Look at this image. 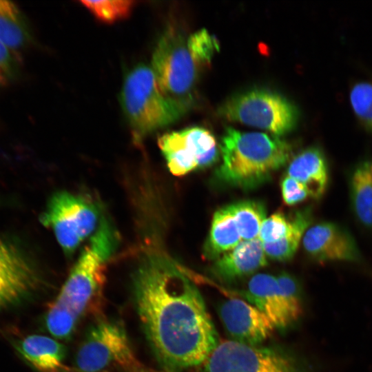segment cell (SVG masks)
<instances>
[{
	"mask_svg": "<svg viewBox=\"0 0 372 372\" xmlns=\"http://www.w3.org/2000/svg\"><path fill=\"white\" fill-rule=\"evenodd\" d=\"M81 3L99 20L112 23L130 15L133 1H81Z\"/></svg>",
	"mask_w": 372,
	"mask_h": 372,
	"instance_id": "24",
	"label": "cell"
},
{
	"mask_svg": "<svg viewBox=\"0 0 372 372\" xmlns=\"http://www.w3.org/2000/svg\"><path fill=\"white\" fill-rule=\"evenodd\" d=\"M219 315L233 340L249 346L260 344L276 329L264 313L241 299L223 302L219 307Z\"/></svg>",
	"mask_w": 372,
	"mask_h": 372,
	"instance_id": "13",
	"label": "cell"
},
{
	"mask_svg": "<svg viewBox=\"0 0 372 372\" xmlns=\"http://www.w3.org/2000/svg\"><path fill=\"white\" fill-rule=\"evenodd\" d=\"M120 101L134 137L138 141L174 123L186 111L163 94L152 68L143 63L125 76Z\"/></svg>",
	"mask_w": 372,
	"mask_h": 372,
	"instance_id": "3",
	"label": "cell"
},
{
	"mask_svg": "<svg viewBox=\"0 0 372 372\" xmlns=\"http://www.w3.org/2000/svg\"><path fill=\"white\" fill-rule=\"evenodd\" d=\"M195 372H300L286 354L234 340L219 343Z\"/></svg>",
	"mask_w": 372,
	"mask_h": 372,
	"instance_id": "10",
	"label": "cell"
},
{
	"mask_svg": "<svg viewBox=\"0 0 372 372\" xmlns=\"http://www.w3.org/2000/svg\"><path fill=\"white\" fill-rule=\"evenodd\" d=\"M102 218L97 206L81 196L61 191L48 202L40 220L50 228L65 254H72L96 231Z\"/></svg>",
	"mask_w": 372,
	"mask_h": 372,
	"instance_id": "8",
	"label": "cell"
},
{
	"mask_svg": "<svg viewBox=\"0 0 372 372\" xmlns=\"http://www.w3.org/2000/svg\"><path fill=\"white\" fill-rule=\"evenodd\" d=\"M245 296L277 329H285L294 324L303 313L300 287L295 278L287 272L277 276L255 274L248 282Z\"/></svg>",
	"mask_w": 372,
	"mask_h": 372,
	"instance_id": "9",
	"label": "cell"
},
{
	"mask_svg": "<svg viewBox=\"0 0 372 372\" xmlns=\"http://www.w3.org/2000/svg\"><path fill=\"white\" fill-rule=\"evenodd\" d=\"M350 196L358 220L372 228V161L358 164L350 177Z\"/></svg>",
	"mask_w": 372,
	"mask_h": 372,
	"instance_id": "20",
	"label": "cell"
},
{
	"mask_svg": "<svg viewBox=\"0 0 372 372\" xmlns=\"http://www.w3.org/2000/svg\"><path fill=\"white\" fill-rule=\"evenodd\" d=\"M291 225V219L289 220L281 212L274 213L263 222L258 238L262 243L276 242L286 235Z\"/></svg>",
	"mask_w": 372,
	"mask_h": 372,
	"instance_id": "27",
	"label": "cell"
},
{
	"mask_svg": "<svg viewBox=\"0 0 372 372\" xmlns=\"http://www.w3.org/2000/svg\"><path fill=\"white\" fill-rule=\"evenodd\" d=\"M31 40L30 27L23 12L14 2L0 0V42L17 52Z\"/></svg>",
	"mask_w": 372,
	"mask_h": 372,
	"instance_id": "19",
	"label": "cell"
},
{
	"mask_svg": "<svg viewBox=\"0 0 372 372\" xmlns=\"http://www.w3.org/2000/svg\"><path fill=\"white\" fill-rule=\"evenodd\" d=\"M20 355L40 372H71L64 363L65 349L54 339L41 335H30L16 342Z\"/></svg>",
	"mask_w": 372,
	"mask_h": 372,
	"instance_id": "17",
	"label": "cell"
},
{
	"mask_svg": "<svg viewBox=\"0 0 372 372\" xmlns=\"http://www.w3.org/2000/svg\"><path fill=\"white\" fill-rule=\"evenodd\" d=\"M219 180L245 189L258 187L289 161L291 147L280 136L227 127L219 145Z\"/></svg>",
	"mask_w": 372,
	"mask_h": 372,
	"instance_id": "2",
	"label": "cell"
},
{
	"mask_svg": "<svg viewBox=\"0 0 372 372\" xmlns=\"http://www.w3.org/2000/svg\"><path fill=\"white\" fill-rule=\"evenodd\" d=\"M311 222L310 209L297 211L291 218L290 229L283 238L274 242L262 243L267 258L279 262L291 260Z\"/></svg>",
	"mask_w": 372,
	"mask_h": 372,
	"instance_id": "21",
	"label": "cell"
},
{
	"mask_svg": "<svg viewBox=\"0 0 372 372\" xmlns=\"http://www.w3.org/2000/svg\"><path fill=\"white\" fill-rule=\"evenodd\" d=\"M40 281L34 265L24 251L0 237V309L28 297Z\"/></svg>",
	"mask_w": 372,
	"mask_h": 372,
	"instance_id": "11",
	"label": "cell"
},
{
	"mask_svg": "<svg viewBox=\"0 0 372 372\" xmlns=\"http://www.w3.org/2000/svg\"><path fill=\"white\" fill-rule=\"evenodd\" d=\"M280 187L283 201L287 205H295L309 197L304 186L287 175L282 178Z\"/></svg>",
	"mask_w": 372,
	"mask_h": 372,
	"instance_id": "29",
	"label": "cell"
},
{
	"mask_svg": "<svg viewBox=\"0 0 372 372\" xmlns=\"http://www.w3.org/2000/svg\"><path fill=\"white\" fill-rule=\"evenodd\" d=\"M158 144L173 175L182 176L199 169L200 152L190 127L164 134Z\"/></svg>",
	"mask_w": 372,
	"mask_h": 372,
	"instance_id": "15",
	"label": "cell"
},
{
	"mask_svg": "<svg viewBox=\"0 0 372 372\" xmlns=\"http://www.w3.org/2000/svg\"><path fill=\"white\" fill-rule=\"evenodd\" d=\"M75 372H165L152 369L136 357L123 324L102 318L81 344L74 360Z\"/></svg>",
	"mask_w": 372,
	"mask_h": 372,
	"instance_id": "5",
	"label": "cell"
},
{
	"mask_svg": "<svg viewBox=\"0 0 372 372\" xmlns=\"http://www.w3.org/2000/svg\"><path fill=\"white\" fill-rule=\"evenodd\" d=\"M242 240L258 238L261 226L266 219L265 205L254 200H240L230 205Z\"/></svg>",
	"mask_w": 372,
	"mask_h": 372,
	"instance_id": "22",
	"label": "cell"
},
{
	"mask_svg": "<svg viewBox=\"0 0 372 372\" xmlns=\"http://www.w3.org/2000/svg\"><path fill=\"white\" fill-rule=\"evenodd\" d=\"M117 236L111 223L103 218L71 269L55 300L79 318L99 298L107 261L116 249Z\"/></svg>",
	"mask_w": 372,
	"mask_h": 372,
	"instance_id": "4",
	"label": "cell"
},
{
	"mask_svg": "<svg viewBox=\"0 0 372 372\" xmlns=\"http://www.w3.org/2000/svg\"><path fill=\"white\" fill-rule=\"evenodd\" d=\"M79 317L70 308L54 300L45 317L48 331L59 339H66L73 333Z\"/></svg>",
	"mask_w": 372,
	"mask_h": 372,
	"instance_id": "23",
	"label": "cell"
},
{
	"mask_svg": "<svg viewBox=\"0 0 372 372\" xmlns=\"http://www.w3.org/2000/svg\"><path fill=\"white\" fill-rule=\"evenodd\" d=\"M20 72L21 65L16 52L0 42V87L14 83Z\"/></svg>",
	"mask_w": 372,
	"mask_h": 372,
	"instance_id": "28",
	"label": "cell"
},
{
	"mask_svg": "<svg viewBox=\"0 0 372 372\" xmlns=\"http://www.w3.org/2000/svg\"><path fill=\"white\" fill-rule=\"evenodd\" d=\"M136 309L163 371L200 365L219 344L203 298L185 270L149 247L132 276Z\"/></svg>",
	"mask_w": 372,
	"mask_h": 372,
	"instance_id": "1",
	"label": "cell"
},
{
	"mask_svg": "<svg viewBox=\"0 0 372 372\" xmlns=\"http://www.w3.org/2000/svg\"><path fill=\"white\" fill-rule=\"evenodd\" d=\"M267 258L259 238L242 240L234 249L215 259L211 271L220 280L231 282L265 267Z\"/></svg>",
	"mask_w": 372,
	"mask_h": 372,
	"instance_id": "14",
	"label": "cell"
},
{
	"mask_svg": "<svg viewBox=\"0 0 372 372\" xmlns=\"http://www.w3.org/2000/svg\"><path fill=\"white\" fill-rule=\"evenodd\" d=\"M305 252L318 262H358L361 259L354 238L344 227L322 222L307 229L302 238Z\"/></svg>",
	"mask_w": 372,
	"mask_h": 372,
	"instance_id": "12",
	"label": "cell"
},
{
	"mask_svg": "<svg viewBox=\"0 0 372 372\" xmlns=\"http://www.w3.org/2000/svg\"><path fill=\"white\" fill-rule=\"evenodd\" d=\"M224 118L266 130L282 136L296 126V106L282 94L265 88H253L234 94L218 109Z\"/></svg>",
	"mask_w": 372,
	"mask_h": 372,
	"instance_id": "7",
	"label": "cell"
},
{
	"mask_svg": "<svg viewBox=\"0 0 372 372\" xmlns=\"http://www.w3.org/2000/svg\"><path fill=\"white\" fill-rule=\"evenodd\" d=\"M187 38L178 30L168 28L156 45L151 66L163 94L185 110L192 100L201 68Z\"/></svg>",
	"mask_w": 372,
	"mask_h": 372,
	"instance_id": "6",
	"label": "cell"
},
{
	"mask_svg": "<svg viewBox=\"0 0 372 372\" xmlns=\"http://www.w3.org/2000/svg\"><path fill=\"white\" fill-rule=\"evenodd\" d=\"M189 47L201 66L210 63L214 54L219 50L216 37L206 29H201L187 38Z\"/></svg>",
	"mask_w": 372,
	"mask_h": 372,
	"instance_id": "25",
	"label": "cell"
},
{
	"mask_svg": "<svg viewBox=\"0 0 372 372\" xmlns=\"http://www.w3.org/2000/svg\"><path fill=\"white\" fill-rule=\"evenodd\" d=\"M287 175L302 183L309 197L320 199L328 185V167L322 150L310 147L298 154L289 162Z\"/></svg>",
	"mask_w": 372,
	"mask_h": 372,
	"instance_id": "16",
	"label": "cell"
},
{
	"mask_svg": "<svg viewBox=\"0 0 372 372\" xmlns=\"http://www.w3.org/2000/svg\"><path fill=\"white\" fill-rule=\"evenodd\" d=\"M350 101L355 114L372 126V84H355L350 92Z\"/></svg>",
	"mask_w": 372,
	"mask_h": 372,
	"instance_id": "26",
	"label": "cell"
},
{
	"mask_svg": "<svg viewBox=\"0 0 372 372\" xmlns=\"http://www.w3.org/2000/svg\"><path fill=\"white\" fill-rule=\"evenodd\" d=\"M242 241L230 205L216 210L204 247L205 257L214 260Z\"/></svg>",
	"mask_w": 372,
	"mask_h": 372,
	"instance_id": "18",
	"label": "cell"
}]
</instances>
